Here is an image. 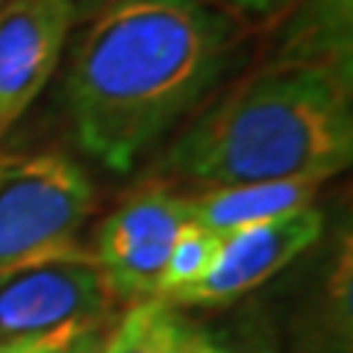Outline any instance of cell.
<instances>
[{"instance_id":"6da1fadb","label":"cell","mask_w":353,"mask_h":353,"mask_svg":"<svg viewBox=\"0 0 353 353\" xmlns=\"http://www.w3.org/2000/svg\"><path fill=\"white\" fill-rule=\"evenodd\" d=\"M241 41L209 0H118L77 39L65 103L80 145L124 174L212 92Z\"/></svg>"},{"instance_id":"7a4b0ae2","label":"cell","mask_w":353,"mask_h":353,"mask_svg":"<svg viewBox=\"0 0 353 353\" xmlns=\"http://www.w3.org/2000/svg\"><path fill=\"white\" fill-rule=\"evenodd\" d=\"M353 157L350 57L292 53L215 101L162 157L171 183H315Z\"/></svg>"},{"instance_id":"3957f363","label":"cell","mask_w":353,"mask_h":353,"mask_svg":"<svg viewBox=\"0 0 353 353\" xmlns=\"http://www.w3.org/2000/svg\"><path fill=\"white\" fill-rule=\"evenodd\" d=\"M94 209L88 176L68 157H3L0 162V274L80 248Z\"/></svg>"},{"instance_id":"277c9868","label":"cell","mask_w":353,"mask_h":353,"mask_svg":"<svg viewBox=\"0 0 353 353\" xmlns=\"http://www.w3.org/2000/svg\"><path fill=\"white\" fill-rule=\"evenodd\" d=\"M118 301L92 250L71 248L0 274V347L57 330H97Z\"/></svg>"},{"instance_id":"5b68a950","label":"cell","mask_w":353,"mask_h":353,"mask_svg":"<svg viewBox=\"0 0 353 353\" xmlns=\"http://www.w3.org/2000/svg\"><path fill=\"white\" fill-rule=\"evenodd\" d=\"M185 218V194L153 185L132 194L97 227L92 256L118 297H157L165 259Z\"/></svg>"},{"instance_id":"8992f818","label":"cell","mask_w":353,"mask_h":353,"mask_svg":"<svg viewBox=\"0 0 353 353\" xmlns=\"http://www.w3.org/2000/svg\"><path fill=\"white\" fill-rule=\"evenodd\" d=\"M74 24L68 0H6L0 6V139L50 83Z\"/></svg>"},{"instance_id":"52a82bcc","label":"cell","mask_w":353,"mask_h":353,"mask_svg":"<svg viewBox=\"0 0 353 353\" xmlns=\"http://www.w3.org/2000/svg\"><path fill=\"white\" fill-rule=\"evenodd\" d=\"M321 230L324 215L315 206H306L277 221H265V224L221 236L209 274L189 292L176 294L171 303L201 306L236 301L245 292L259 289L265 280H271L303 250L312 248L321 239Z\"/></svg>"},{"instance_id":"ba28073f","label":"cell","mask_w":353,"mask_h":353,"mask_svg":"<svg viewBox=\"0 0 353 353\" xmlns=\"http://www.w3.org/2000/svg\"><path fill=\"white\" fill-rule=\"evenodd\" d=\"M315 183H241L221 185V189H203L197 194H185V215L194 224L206 227L215 236H227L245 227H256L265 221H277L283 215L301 212L315 206Z\"/></svg>"},{"instance_id":"9c48e42d","label":"cell","mask_w":353,"mask_h":353,"mask_svg":"<svg viewBox=\"0 0 353 353\" xmlns=\"http://www.w3.org/2000/svg\"><path fill=\"white\" fill-rule=\"evenodd\" d=\"M189 330L174 312V303L148 297L127 309L121 324L106 339L103 353H185Z\"/></svg>"},{"instance_id":"30bf717a","label":"cell","mask_w":353,"mask_h":353,"mask_svg":"<svg viewBox=\"0 0 353 353\" xmlns=\"http://www.w3.org/2000/svg\"><path fill=\"white\" fill-rule=\"evenodd\" d=\"M218 245H221V236L209 233L206 227L185 218V224L180 227V233H176L174 245L168 250V259H165L157 297L171 303L176 294L189 292L192 285L201 283L209 274V268H212Z\"/></svg>"},{"instance_id":"8fae6325","label":"cell","mask_w":353,"mask_h":353,"mask_svg":"<svg viewBox=\"0 0 353 353\" xmlns=\"http://www.w3.org/2000/svg\"><path fill=\"white\" fill-rule=\"evenodd\" d=\"M94 330H57L48 336H36V339H24V341H12L3 345L0 353H83L92 345Z\"/></svg>"},{"instance_id":"7c38bea8","label":"cell","mask_w":353,"mask_h":353,"mask_svg":"<svg viewBox=\"0 0 353 353\" xmlns=\"http://www.w3.org/2000/svg\"><path fill=\"white\" fill-rule=\"evenodd\" d=\"M350 9L353 0H321L327 50L350 57Z\"/></svg>"},{"instance_id":"4fadbf2b","label":"cell","mask_w":353,"mask_h":353,"mask_svg":"<svg viewBox=\"0 0 353 353\" xmlns=\"http://www.w3.org/2000/svg\"><path fill=\"white\" fill-rule=\"evenodd\" d=\"M221 12H227L236 21H256V24H268V21L280 18L285 9H292L294 0H209Z\"/></svg>"},{"instance_id":"5bb4252c","label":"cell","mask_w":353,"mask_h":353,"mask_svg":"<svg viewBox=\"0 0 353 353\" xmlns=\"http://www.w3.org/2000/svg\"><path fill=\"white\" fill-rule=\"evenodd\" d=\"M68 3L74 9V18L77 21H88V18H94L97 12H103L106 6L118 3V0H68Z\"/></svg>"},{"instance_id":"9a60e30c","label":"cell","mask_w":353,"mask_h":353,"mask_svg":"<svg viewBox=\"0 0 353 353\" xmlns=\"http://www.w3.org/2000/svg\"><path fill=\"white\" fill-rule=\"evenodd\" d=\"M185 353H230V350H224L218 341H212L209 336L189 330V336H185Z\"/></svg>"},{"instance_id":"2e32d148","label":"cell","mask_w":353,"mask_h":353,"mask_svg":"<svg viewBox=\"0 0 353 353\" xmlns=\"http://www.w3.org/2000/svg\"><path fill=\"white\" fill-rule=\"evenodd\" d=\"M3 157H6V153H0V162H3Z\"/></svg>"},{"instance_id":"e0dca14e","label":"cell","mask_w":353,"mask_h":353,"mask_svg":"<svg viewBox=\"0 0 353 353\" xmlns=\"http://www.w3.org/2000/svg\"><path fill=\"white\" fill-rule=\"evenodd\" d=\"M3 3H6V0H0V6H3Z\"/></svg>"}]
</instances>
